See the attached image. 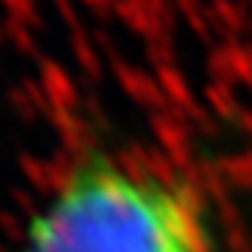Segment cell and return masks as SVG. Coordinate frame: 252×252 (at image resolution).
Returning a JSON list of instances; mask_svg holds the SVG:
<instances>
[{"mask_svg": "<svg viewBox=\"0 0 252 252\" xmlns=\"http://www.w3.org/2000/svg\"><path fill=\"white\" fill-rule=\"evenodd\" d=\"M11 252H219L205 202L160 165L90 154L36 199Z\"/></svg>", "mask_w": 252, "mask_h": 252, "instance_id": "obj_1", "label": "cell"}]
</instances>
